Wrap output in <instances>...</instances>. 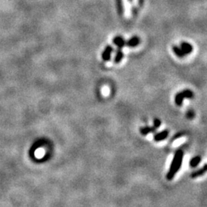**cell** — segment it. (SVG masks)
<instances>
[{"label":"cell","instance_id":"obj_8","mask_svg":"<svg viewBox=\"0 0 207 207\" xmlns=\"http://www.w3.org/2000/svg\"><path fill=\"white\" fill-rule=\"evenodd\" d=\"M113 42L114 44L116 45L118 48H122L126 45V41H124V39L122 37H120V36L115 37L114 39H113Z\"/></svg>","mask_w":207,"mask_h":207},{"label":"cell","instance_id":"obj_4","mask_svg":"<svg viewBox=\"0 0 207 207\" xmlns=\"http://www.w3.org/2000/svg\"><path fill=\"white\" fill-rule=\"evenodd\" d=\"M112 51H113V48H112V46L108 45L106 48H105L104 51H103L102 55H101V57H102V59L104 60V61H110Z\"/></svg>","mask_w":207,"mask_h":207},{"label":"cell","instance_id":"obj_6","mask_svg":"<svg viewBox=\"0 0 207 207\" xmlns=\"http://www.w3.org/2000/svg\"><path fill=\"white\" fill-rule=\"evenodd\" d=\"M122 1H123V5H124V16H125V18L129 19L131 15L130 4V3H129L128 0H122Z\"/></svg>","mask_w":207,"mask_h":207},{"label":"cell","instance_id":"obj_5","mask_svg":"<svg viewBox=\"0 0 207 207\" xmlns=\"http://www.w3.org/2000/svg\"><path fill=\"white\" fill-rule=\"evenodd\" d=\"M206 172H207V163H206V164L203 166L202 168L196 170V171L193 172L192 173H191L190 177H192V178H197V177H201V176L204 175Z\"/></svg>","mask_w":207,"mask_h":207},{"label":"cell","instance_id":"obj_1","mask_svg":"<svg viewBox=\"0 0 207 207\" xmlns=\"http://www.w3.org/2000/svg\"><path fill=\"white\" fill-rule=\"evenodd\" d=\"M183 151L181 150H178L174 154L173 158L170 164L169 171L167 174V179L168 180H172L174 178L176 174L179 171V169L182 167L183 160Z\"/></svg>","mask_w":207,"mask_h":207},{"label":"cell","instance_id":"obj_9","mask_svg":"<svg viewBox=\"0 0 207 207\" xmlns=\"http://www.w3.org/2000/svg\"><path fill=\"white\" fill-rule=\"evenodd\" d=\"M157 129L155 128L154 127H149V126H146V127H142L140 128V132H141V134H142V135H147L148 134H150V133L151 132H154L155 130H156Z\"/></svg>","mask_w":207,"mask_h":207},{"label":"cell","instance_id":"obj_14","mask_svg":"<svg viewBox=\"0 0 207 207\" xmlns=\"http://www.w3.org/2000/svg\"><path fill=\"white\" fill-rule=\"evenodd\" d=\"M160 125H161V121H160V119L155 118L154 120H153V127L156 129H157L160 127Z\"/></svg>","mask_w":207,"mask_h":207},{"label":"cell","instance_id":"obj_3","mask_svg":"<svg viewBox=\"0 0 207 207\" xmlns=\"http://www.w3.org/2000/svg\"><path fill=\"white\" fill-rule=\"evenodd\" d=\"M169 136V130H163L160 132L157 133L154 136H153V140L156 142H160V141H164L166 138Z\"/></svg>","mask_w":207,"mask_h":207},{"label":"cell","instance_id":"obj_2","mask_svg":"<svg viewBox=\"0 0 207 207\" xmlns=\"http://www.w3.org/2000/svg\"><path fill=\"white\" fill-rule=\"evenodd\" d=\"M194 94L193 93V91L189 89H185L183 90L181 92L177 93L175 96V103L177 106L180 107L183 105V100L185 98H193Z\"/></svg>","mask_w":207,"mask_h":207},{"label":"cell","instance_id":"obj_13","mask_svg":"<svg viewBox=\"0 0 207 207\" xmlns=\"http://www.w3.org/2000/svg\"><path fill=\"white\" fill-rule=\"evenodd\" d=\"M172 51H173L174 54L177 55V57H179V58H183L186 55L180 47H178V46H172Z\"/></svg>","mask_w":207,"mask_h":207},{"label":"cell","instance_id":"obj_7","mask_svg":"<svg viewBox=\"0 0 207 207\" xmlns=\"http://www.w3.org/2000/svg\"><path fill=\"white\" fill-rule=\"evenodd\" d=\"M180 48L183 50L185 55H189L193 51V46L191 45L189 43L187 42H182L180 45Z\"/></svg>","mask_w":207,"mask_h":207},{"label":"cell","instance_id":"obj_10","mask_svg":"<svg viewBox=\"0 0 207 207\" xmlns=\"http://www.w3.org/2000/svg\"><path fill=\"white\" fill-rule=\"evenodd\" d=\"M140 43V39L137 36H134V37L131 38L129 41H127L126 42V45L129 47H136V46L138 45Z\"/></svg>","mask_w":207,"mask_h":207},{"label":"cell","instance_id":"obj_16","mask_svg":"<svg viewBox=\"0 0 207 207\" xmlns=\"http://www.w3.org/2000/svg\"><path fill=\"white\" fill-rule=\"evenodd\" d=\"M134 6H137V5H138L137 0H134Z\"/></svg>","mask_w":207,"mask_h":207},{"label":"cell","instance_id":"obj_11","mask_svg":"<svg viewBox=\"0 0 207 207\" xmlns=\"http://www.w3.org/2000/svg\"><path fill=\"white\" fill-rule=\"evenodd\" d=\"M200 162H201V157L196 156L191 159L190 161H189V165H190L191 167L194 168V167H196L199 164Z\"/></svg>","mask_w":207,"mask_h":207},{"label":"cell","instance_id":"obj_15","mask_svg":"<svg viewBox=\"0 0 207 207\" xmlns=\"http://www.w3.org/2000/svg\"><path fill=\"white\" fill-rule=\"evenodd\" d=\"M183 135H184L183 132H179V133H177V134H176V135H174L173 137H172V141H173L174 140L177 139V138H178V137H182Z\"/></svg>","mask_w":207,"mask_h":207},{"label":"cell","instance_id":"obj_12","mask_svg":"<svg viewBox=\"0 0 207 207\" xmlns=\"http://www.w3.org/2000/svg\"><path fill=\"white\" fill-rule=\"evenodd\" d=\"M124 58L123 51H121V49H120V48H118V50H117V52H116V55H115L114 60V63L118 64V63H120V61H121L122 58Z\"/></svg>","mask_w":207,"mask_h":207}]
</instances>
